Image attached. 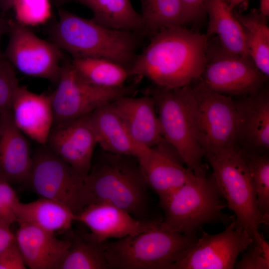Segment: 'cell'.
I'll list each match as a JSON object with an SVG mask.
<instances>
[{
  "label": "cell",
  "mask_w": 269,
  "mask_h": 269,
  "mask_svg": "<svg viewBox=\"0 0 269 269\" xmlns=\"http://www.w3.org/2000/svg\"><path fill=\"white\" fill-rule=\"evenodd\" d=\"M210 38L185 26L164 29L150 41L130 68L131 76L145 77L155 86L173 89L198 80L205 68Z\"/></svg>",
  "instance_id": "obj_1"
},
{
  "label": "cell",
  "mask_w": 269,
  "mask_h": 269,
  "mask_svg": "<svg viewBox=\"0 0 269 269\" xmlns=\"http://www.w3.org/2000/svg\"><path fill=\"white\" fill-rule=\"evenodd\" d=\"M101 150L84 179L85 206L103 203L136 218L145 216L148 207V186L136 158Z\"/></svg>",
  "instance_id": "obj_2"
},
{
  "label": "cell",
  "mask_w": 269,
  "mask_h": 269,
  "mask_svg": "<svg viewBox=\"0 0 269 269\" xmlns=\"http://www.w3.org/2000/svg\"><path fill=\"white\" fill-rule=\"evenodd\" d=\"M51 35L53 42L73 58H100L130 69L136 56L140 34L102 25L61 10Z\"/></svg>",
  "instance_id": "obj_3"
},
{
  "label": "cell",
  "mask_w": 269,
  "mask_h": 269,
  "mask_svg": "<svg viewBox=\"0 0 269 269\" xmlns=\"http://www.w3.org/2000/svg\"><path fill=\"white\" fill-rule=\"evenodd\" d=\"M160 204L164 216L159 225L164 229L189 237L196 236L207 224L225 226L234 215L224 212L226 203L211 177L194 176Z\"/></svg>",
  "instance_id": "obj_4"
},
{
  "label": "cell",
  "mask_w": 269,
  "mask_h": 269,
  "mask_svg": "<svg viewBox=\"0 0 269 269\" xmlns=\"http://www.w3.org/2000/svg\"><path fill=\"white\" fill-rule=\"evenodd\" d=\"M212 169L211 178L234 213L236 227L252 238L269 220L261 213L256 193L241 148L237 145L205 152Z\"/></svg>",
  "instance_id": "obj_5"
},
{
  "label": "cell",
  "mask_w": 269,
  "mask_h": 269,
  "mask_svg": "<svg viewBox=\"0 0 269 269\" xmlns=\"http://www.w3.org/2000/svg\"><path fill=\"white\" fill-rule=\"evenodd\" d=\"M160 221L136 235L106 241L105 254L108 269H170L197 237L164 229Z\"/></svg>",
  "instance_id": "obj_6"
},
{
  "label": "cell",
  "mask_w": 269,
  "mask_h": 269,
  "mask_svg": "<svg viewBox=\"0 0 269 269\" xmlns=\"http://www.w3.org/2000/svg\"><path fill=\"white\" fill-rule=\"evenodd\" d=\"M190 85L177 89L158 86L148 90L153 98L164 140L195 176L206 177L205 152L195 132L188 100Z\"/></svg>",
  "instance_id": "obj_7"
},
{
  "label": "cell",
  "mask_w": 269,
  "mask_h": 269,
  "mask_svg": "<svg viewBox=\"0 0 269 269\" xmlns=\"http://www.w3.org/2000/svg\"><path fill=\"white\" fill-rule=\"evenodd\" d=\"M188 100L196 136L205 153L236 145L237 112L232 97L199 83L190 85Z\"/></svg>",
  "instance_id": "obj_8"
},
{
  "label": "cell",
  "mask_w": 269,
  "mask_h": 269,
  "mask_svg": "<svg viewBox=\"0 0 269 269\" xmlns=\"http://www.w3.org/2000/svg\"><path fill=\"white\" fill-rule=\"evenodd\" d=\"M32 155V164L26 183L40 197L66 206L76 215L85 207L84 178L46 145Z\"/></svg>",
  "instance_id": "obj_9"
},
{
  "label": "cell",
  "mask_w": 269,
  "mask_h": 269,
  "mask_svg": "<svg viewBox=\"0 0 269 269\" xmlns=\"http://www.w3.org/2000/svg\"><path fill=\"white\" fill-rule=\"evenodd\" d=\"M206 62L199 79L205 88L223 95L242 97L256 93L264 87L267 77L248 56L229 52L221 45L207 49Z\"/></svg>",
  "instance_id": "obj_10"
},
{
  "label": "cell",
  "mask_w": 269,
  "mask_h": 269,
  "mask_svg": "<svg viewBox=\"0 0 269 269\" xmlns=\"http://www.w3.org/2000/svg\"><path fill=\"white\" fill-rule=\"evenodd\" d=\"M57 87L50 95L54 125L69 122L88 115L100 107L128 95L125 86L107 88L84 79L71 63L62 67Z\"/></svg>",
  "instance_id": "obj_11"
},
{
  "label": "cell",
  "mask_w": 269,
  "mask_h": 269,
  "mask_svg": "<svg viewBox=\"0 0 269 269\" xmlns=\"http://www.w3.org/2000/svg\"><path fill=\"white\" fill-rule=\"evenodd\" d=\"M201 230V236L170 269H233L253 242L246 230L236 227L235 221L218 234Z\"/></svg>",
  "instance_id": "obj_12"
},
{
  "label": "cell",
  "mask_w": 269,
  "mask_h": 269,
  "mask_svg": "<svg viewBox=\"0 0 269 269\" xmlns=\"http://www.w3.org/2000/svg\"><path fill=\"white\" fill-rule=\"evenodd\" d=\"M60 49L19 23L12 27L6 50V59L20 73L57 83L62 66Z\"/></svg>",
  "instance_id": "obj_13"
},
{
  "label": "cell",
  "mask_w": 269,
  "mask_h": 269,
  "mask_svg": "<svg viewBox=\"0 0 269 269\" xmlns=\"http://www.w3.org/2000/svg\"><path fill=\"white\" fill-rule=\"evenodd\" d=\"M97 144L89 114L53 126L45 145L85 178Z\"/></svg>",
  "instance_id": "obj_14"
},
{
  "label": "cell",
  "mask_w": 269,
  "mask_h": 269,
  "mask_svg": "<svg viewBox=\"0 0 269 269\" xmlns=\"http://www.w3.org/2000/svg\"><path fill=\"white\" fill-rule=\"evenodd\" d=\"M235 101L237 112L236 145L251 153H268L269 93L267 87Z\"/></svg>",
  "instance_id": "obj_15"
},
{
  "label": "cell",
  "mask_w": 269,
  "mask_h": 269,
  "mask_svg": "<svg viewBox=\"0 0 269 269\" xmlns=\"http://www.w3.org/2000/svg\"><path fill=\"white\" fill-rule=\"evenodd\" d=\"M166 143L144 147L136 157L148 187L157 195L159 202L195 176L178 156L167 151Z\"/></svg>",
  "instance_id": "obj_16"
},
{
  "label": "cell",
  "mask_w": 269,
  "mask_h": 269,
  "mask_svg": "<svg viewBox=\"0 0 269 269\" xmlns=\"http://www.w3.org/2000/svg\"><path fill=\"white\" fill-rule=\"evenodd\" d=\"M76 221L84 224L96 239L104 242L140 233L159 221L139 220L116 206L97 203L85 206L76 215Z\"/></svg>",
  "instance_id": "obj_17"
},
{
  "label": "cell",
  "mask_w": 269,
  "mask_h": 269,
  "mask_svg": "<svg viewBox=\"0 0 269 269\" xmlns=\"http://www.w3.org/2000/svg\"><path fill=\"white\" fill-rule=\"evenodd\" d=\"M112 104L137 144L154 147L166 142L162 137L155 103L150 95L138 97L125 95Z\"/></svg>",
  "instance_id": "obj_18"
},
{
  "label": "cell",
  "mask_w": 269,
  "mask_h": 269,
  "mask_svg": "<svg viewBox=\"0 0 269 269\" xmlns=\"http://www.w3.org/2000/svg\"><path fill=\"white\" fill-rule=\"evenodd\" d=\"M32 155L25 135L16 127L11 111L0 114V180L26 183Z\"/></svg>",
  "instance_id": "obj_19"
},
{
  "label": "cell",
  "mask_w": 269,
  "mask_h": 269,
  "mask_svg": "<svg viewBox=\"0 0 269 269\" xmlns=\"http://www.w3.org/2000/svg\"><path fill=\"white\" fill-rule=\"evenodd\" d=\"M11 113L15 126L25 135L41 145H46L54 124L50 95L36 94L19 86Z\"/></svg>",
  "instance_id": "obj_20"
},
{
  "label": "cell",
  "mask_w": 269,
  "mask_h": 269,
  "mask_svg": "<svg viewBox=\"0 0 269 269\" xmlns=\"http://www.w3.org/2000/svg\"><path fill=\"white\" fill-rule=\"evenodd\" d=\"M18 224L15 242L26 267L57 269L69 248L68 239H59L54 233L31 224Z\"/></svg>",
  "instance_id": "obj_21"
},
{
  "label": "cell",
  "mask_w": 269,
  "mask_h": 269,
  "mask_svg": "<svg viewBox=\"0 0 269 269\" xmlns=\"http://www.w3.org/2000/svg\"><path fill=\"white\" fill-rule=\"evenodd\" d=\"M89 118L101 150L136 158L145 147L134 140L112 103L97 109Z\"/></svg>",
  "instance_id": "obj_22"
},
{
  "label": "cell",
  "mask_w": 269,
  "mask_h": 269,
  "mask_svg": "<svg viewBox=\"0 0 269 269\" xmlns=\"http://www.w3.org/2000/svg\"><path fill=\"white\" fill-rule=\"evenodd\" d=\"M205 11L209 17L206 34L209 37L217 35L220 45L226 51L249 56L244 29L229 4L224 0H207Z\"/></svg>",
  "instance_id": "obj_23"
},
{
  "label": "cell",
  "mask_w": 269,
  "mask_h": 269,
  "mask_svg": "<svg viewBox=\"0 0 269 269\" xmlns=\"http://www.w3.org/2000/svg\"><path fill=\"white\" fill-rule=\"evenodd\" d=\"M16 222L26 223L52 233L70 229L76 214L56 201L40 197L35 201L19 202L16 209Z\"/></svg>",
  "instance_id": "obj_24"
},
{
  "label": "cell",
  "mask_w": 269,
  "mask_h": 269,
  "mask_svg": "<svg viewBox=\"0 0 269 269\" xmlns=\"http://www.w3.org/2000/svg\"><path fill=\"white\" fill-rule=\"evenodd\" d=\"M76 0L92 11V19L95 22L108 27L141 35V17L134 9L130 0Z\"/></svg>",
  "instance_id": "obj_25"
},
{
  "label": "cell",
  "mask_w": 269,
  "mask_h": 269,
  "mask_svg": "<svg viewBox=\"0 0 269 269\" xmlns=\"http://www.w3.org/2000/svg\"><path fill=\"white\" fill-rule=\"evenodd\" d=\"M141 35L150 37L166 28L190 23L181 0H139Z\"/></svg>",
  "instance_id": "obj_26"
},
{
  "label": "cell",
  "mask_w": 269,
  "mask_h": 269,
  "mask_svg": "<svg viewBox=\"0 0 269 269\" xmlns=\"http://www.w3.org/2000/svg\"><path fill=\"white\" fill-rule=\"evenodd\" d=\"M69 248L57 269H108L105 257L106 242L96 239L90 233H73Z\"/></svg>",
  "instance_id": "obj_27"
},
{
  "label": "cell",
  "mask_w": 269,
  "mask_h": 269,
  "mask_svg": "<svg viewBox=\"0 0 269 269\" xmlns=\"http://www.w3.org/2000/svg\"><path fill=\"white\" fill-rule=\"evenodd\" d=\"M242 25L246 36L248 54L258 69L265 76H269V27L267 19L259 11L248 14L234 11Z\"/></svg>",
  "instance_id": "obj_28"
},
{
  "label": "cell",
  "mask_w": 269,
  "mask_h": 269,
  "mask_svg": "<svg viewBox=\"0 0 269 269\" xmlns=\"http://www.w3.org/2000/svg\"><path fill=\"white\" fill-rule=\"evenodd\" d=\"M71 63L77 73L86 81L103 88L124 87L129 77L131 76L129 68L106 59L73 58Z\"/></svg>",
  "instance_id": "obj_29"
},
{
  "label": "cell",
  "mask_w": 269,
  "mask_h": 269,
  "mask_svg": "<svg viewBox=\"0 0 269 269\" xmlns=\"http://www.w3.org/2000/svg\"><path fill=\"white\" fill-rule=\"evenodd\" d=\"M262 215L269 220V157L268 153H255L241 149Z\"/></svg>",
  "instance_id": "obj_30"
},
{
  "label": "cell",
  "mask_w": 269,
  "mask_h": 269,
  "mask_svg": "<svg viewBox=\"0 0 269 269\" xmlns=\"http://www.w3.org/2000/svg\"><path fill=\"white\" fill-rule=\"evenodd\" d=\"M12 7L18 23L25 26L43 24L51 14L49 0H14Z\"/></svg>",
  "instance_id": "obj_31"
},
{
  "label": "cell",
  "mask_w": 269,
  "mask_h": 269,
  "mask_svg": "<svg viewBox=\"0 0 269 269\" xmlns=\"http://www.w3.org/2000/svg\"><path fill=\"white\" fill-rule=\"evenodd\" d=\"M251 245L241 254L236 269H269V244L259 232L252 238Z\"/></svg>",
  "instance_id": "obj_32"
},
{
  "label": "cell",
  "mask_w": 269,
  "mask_h": 269,
  "mask_svg": "<svg viewBox=\"0 0 269 269\" xmlns=\"http://www.w3.org/2000/svg\"><path fill=\"white\" fill-rule=\"evenodd\" d=\"M19 86L14 68L2 57L0 59V114L11 111L13 99Z\"/></svg>",
  "instance_id": "obj_33"
},
{
  "label": "cell",
  "mask_w": 269,
  "mask_h": 269,
  "mask_svg": "<svg viewBox=\"0 0 269 269\" xmlns=\"http://www.w3.org/2000/svg\"><path fill=\"white\" fill-rule=\"evenodd\" d=\"M19 202L11 184L0 180V222L10 226L16 222V209Z\"/></svg>",
  "instance_id": "obj_34"
},
{
  "label": "cell",
  "mask_w": 269,
  "mask_h": 269,
  "mask_svg": "<svg viewBox=\"0 0 269 269\" xmlns=\"http://www.w3.org/2000/svg\"><path fill=\"white\" fill-rule=\"evenodd\" d=\"M26 268L16 242L0 253V269H25Z\"/></svg>",
  "instance_id": "obj_35"
},
{
  "label": "cell",
  "mask_w": 269,
  "mask_h": 269,
  "mask_svg": "<svg viewBox=\"0 0 269 269\" xmlns=\"http://www.w3.org/2000/svg\"><path fill=\"white\" fill-rule=\"evenodd\" d=\"M191 22L198 21L206 14L207 0H181Z\"/></svg>",
  "instance_id": "obj_36"
},
{
  "label": "cell",
  "mask_w": 269,
  "mask_h": 269,
  "mask_svg": "<svg viewBox=\"0 0 269 269\" xmlns=\"http://www.w3.org/2000/svg\"><path fill=\"white\" fill-rule=\"evenodd\" d=\"M15 242V236L10 225L0 222V253Z\"/></svg>",
  "instance_id": "obj_37"
},
{
  "label": "cell",
  "mask_w": 269,
  "mask_h": 269,
  "mask_svg": "<svg viewBox=\"0 0 269 269\" xmlns=\"http://www.w3.org/2000/svg\"><path fill=\"white\" fill-rule=\"evenodd\" d=\"M260 15L266 19L269 16V0H260L259 11Z\"/></svg>",
  "instance_id": "obj_38"
},
{
  "label": "cell",
  "mask_w": 269,
  "mask_h": 269,
  "mask_svg": "<svg viewBox=\"0 0 269 269\" xmlns=\"http://www.w3.org/2000/svg\"><path fill=\"white\" fill-rule=\"evenodd\" d=\"M246 0H232L229 4V7L234 9L236 6Z\"/></svg>",
  "instance_id": "obj_39"
},
{
  "label": "cell",
  "mask_w": 269,
  "mask_h": 269,
  "mask_svg": "<svg viewBox=\"0 0 269 269\" xmlns=\"http://www.w3.org/2000/svg\"><path fill=\"white\" fill-rule=\"evenodd\" d=\"M14 0H5L4 6L5 8H9L12 7V3Z\"/></svg>",
  "instance_id": "obj_40"
},
{
  "label": "cell",
  "mask_w": 269,
  "mask_h": 269,
  "mask_svg": "<svg viewBox=\"0 0 269 269\" xmlns=\"http://www.w3.org/2000/svg\"><path fill=\"white\" fill-rule=\"evenodd\" d=\"M0 35H1V32H0ZM3 57L1 51H0V59Z\"/></svg>",
  "instance_id": "obj_41"
},
{
  "label": "cell",
  "mask_w": 269,
  "mask_h": 269,
  "mask_svg": "<svg viewBox=\"0 0 269 269\" xmlns=\"http://www.w3.org/2000/svg\"><path fill=\"white\" fill-rule=\"evenodd\" d=\"M226 2H227L228 4L230 3V2L232 0H224Z\"/></svg>",
  "instance_id": "obj_42"
}]
</instances>
